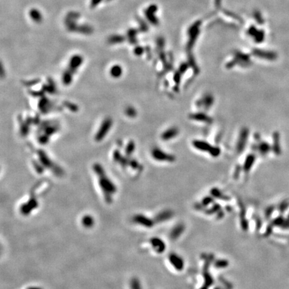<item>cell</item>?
<instances>
[{
	"instance_id": "obj_1",
	"label": "cell",
	"mask_w": 289,
	"mask_h": 289,
	"mask_svg": "<svg viewBox=\"0 0 289 289\" xmlns=\"http://www.w3.org/2000/svg\"><path fill=\"white\" fill-rule=\"evenodd\" d=\"M94 172L98 176L99 185L103 194V197L107 203L113 202V196L116 192V187L113 181L107 175L104 168L101 165L96 163L93 165Z\"/></svg>"
},
{
	"instance_id": "obj_2",
	"label": "cell",
	"mask_w": 289,
	"mask_h": 289,
	"mask_svg": "<svg viewBox=\"0 0 289 289\" xmlns=\"http://www.w3.org/2000/svg\"><path fill=\"white\" fill-rule=\"evenodd\" d=\"M83 62V58L80 55H75L70 58L68 66L62 75V82L64 84H70L73 80V75L77 72Z\"/></svg>"
},
{
	"instance_id": "obj_3",
	"label": "cell",
	"mask_w": 289,
	"mask_h": 289,
	"mask_svg": "<svg viewBox=\"0 0 289 289\" xmlns=\"http://www.w3.org/2000/svg\"><path fill=\"white\" fill-rule=\"evenodd\" d=\"M112 125V122L111 119H107L106 121H104L103 122V124L101 125V127H100V130L99 131V132L97 133V135H96V141H101L102 140L101 138H103L105 135H106L107 132L108 133L109 130L110 129V127Z\"/></svg>"
},
{
	"instance_id": "obj_4",
	"label": "cell",
	"mask_w": 289,
	"mask_h": 289,
	"mask_svg": "<svg viewBox=\"0 0 289 289\" xmlns=\"http://www.w3.org/2000/svg\"><path fill=\"white\" fill-rule=\"evenodd\" d=\"M169 259H170L171 263L175 267L176 269H178V271H181V269H183V262L180 256L175 254H171L169 256Z\"/></svg>"
},
{
	"instance_id": "obj_5",
	"label": "cell",
	"mask_w": 289,
	"mask_h": 289,
	"mask_svg": "<svg viewBox=\"0 0 289 289\" xmlns=\"http://www.w3.org/2000/svg\"><path fill=\"white\" fill-rule=\"evenodd\" d=\"M29 15L30 18L36 23H41V21H42V14L40 12L39 10H38L34 8L30 9Z\"/></svg>"
},
{
	"instance_id": "obj_6",
	"label": "cell",
	"mask_w": 289,
	"mask_h": 289,
	"mask_svg": "<svg viewBox=\"0 0 289 289\" xmlns=\"http://www.w3.org/2000/svg\"><path fill=\"white\" fill-rule=\"evenodd\" d=\"M151 244L153 247L155 248L157 252H162L165 249L164 243L162 242L161 240H159L158 238H153L151 240Z\"/></svg>"
},
{
	"instance_id": "obj_7",
	"label": "cell",
	"mask_w": 289,
	"mask_h": 289,
	"mask_svg": "<svg viewBox=\"0 0 289 289\" xmlns=\"http://www.w3.org/2000/svg\"><path fill=\"white\" fill-rule=\"evenodd\" d=\"M123 74V70L121 66L119 65H114L112 66L111 70H110V75L114 78H119Z\"/></svg>"
},
{
	"instance_id": "obj_8",
	"label": "cell",
	"mask_w": 289,
	"mask_h": 289,
	"mask_svg": "<svg viewBox=\"0 0 289 289\" xmlns=\"http://www.w3.org/2000/svg\"><path fill=\"white\" fill-rule=\"evenodd\" d=\"M125 40V38L121 35H113L109 38V42L111 44H119L123 42Z\"/></svg>"
},
{
	"instance_id": "obj_9",
	"label": "cell",
	"mask_w": 289,
	"mask_h": 289,
	"mask_svg": "<svg viewBox=\"0 0 289 289\" xmlns=\"http://www.w3.org/2000/svg\"><path fill=\"white\" fill-rule=\"evenodd\" d=\"M83 224L86 226H91L93 224V219L90 216H85L82 219Z\"/></svg>"
},
{
	"instance_id": "obj_10",
	"label": "cell",
	"mask_w": 289,
	"mask_h": 289,
	"mask_svg": "<svg viewBox=\"0 0 289 289\" xmlns=\"http://www.w3.org/2000/svg\"><path fill=\"white\" fill-rule=\"evenodd\" d=\"M102 1V0H91V1H90V8H96L98 5L101 3Z\"/></svg>"
},
{
	"instance_id": "obj_11",
	"label": "cell",
	"mask_w": 289,
	"mask_h": 289,
	"mask_svg": "<svg viewBox=\"0 0 289 289\" xmlns=\"http://www.w3.org/2000/svg\"><path fill=\"white\" fill-rule=\"evenodd\" d=\"M131 288L132 289H141V288L140 285L138 284V282L137 280H133L132 283H131Z\"/></svg>"
},
{
	"instance_id": "obj_12",
	"label": "cell",
	"mask_w": 289,
	"mask_h": 289,
	"mask_svg": "<svg viewBox=\"0 0 289 289\" xmlns=\"http://www.w3.org/2000/svg\"><path fill=\"white\" fill-rule=\"evenodd\" d=\"M28 289H42V288H40L39 287H30Z\"/></svg>"
},
{
	"instance_id": "obj_13",
	"label": "cell",
	"mask_w": 289,
	"mask_h": 289,
	"mask_svg": "<svg viewBox=\"0 0 289 289\" xmlns=\"http://www.w3.org/2000/svg\"><path fill=\"white\" fill-rule=\"evenodd\" d=\"M108 1H109V0H108Z\"/></svg>"
}]
</instances>
